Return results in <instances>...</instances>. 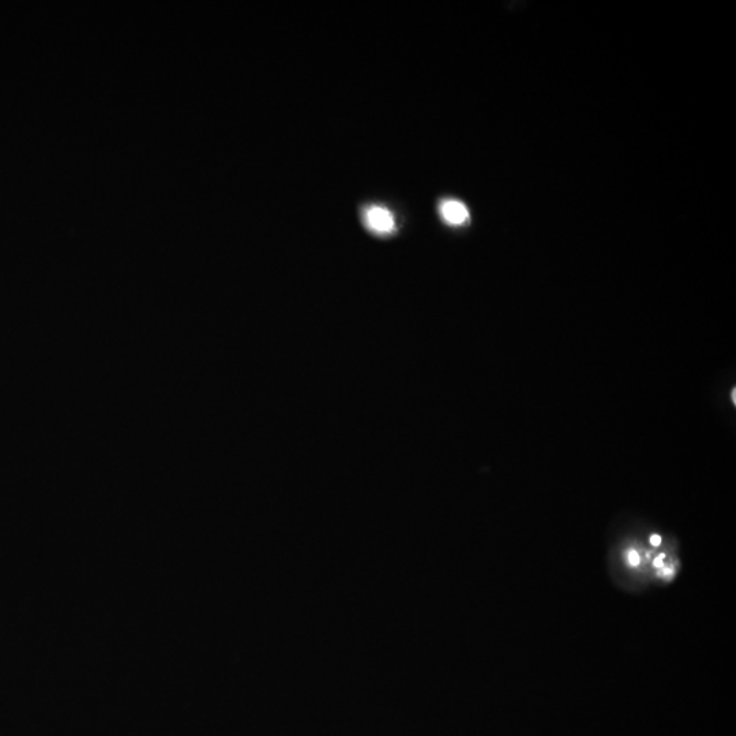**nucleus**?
<instances>
[{"label": "nucleus", "instance_id": "obj_1", "mask_svg": "<svg viewBox=\"0 0 736 736\" xmlns=\"http://www.w3.org/2000/svg\"><path fill=\"white\" fill-rule=\"evenodd\" d=\"M366 224L377 233H390L395 229V218L392 213L382 206H371L366 211Z\"/></svg>", "mask_w": 736, "mask_h": 736}, {"label": "nucleus", "instance_id": "obj_3", "mask_svg": "<svg viewBox=\"0 0 736 736\" xmlns=\"http://www.w3.org/2000/svg\"><path fill=\"white\" fill-rule=\"evenodd\" d=\"M735 395H736V390H735V389H734V390H733V401H734V403H735V402H736Z\"/></svg>", "mask_w": 736, "mask_h": 736}, {"label": "nucleus", "instance_id": "obj_2", "mask_svg": "<svg viewBox=\"0 0 736 736\" xmlns=\"http://www.w3.org/2000/svg\"><path fill=\"white\" fill-rule=\"evenodd\" d=\"M442 218L450 225H463L469 220V211L463 202L448 200L439 207Z\"/></svg>", "mask_w": 736, "mask_h": 736}]
</instances>
